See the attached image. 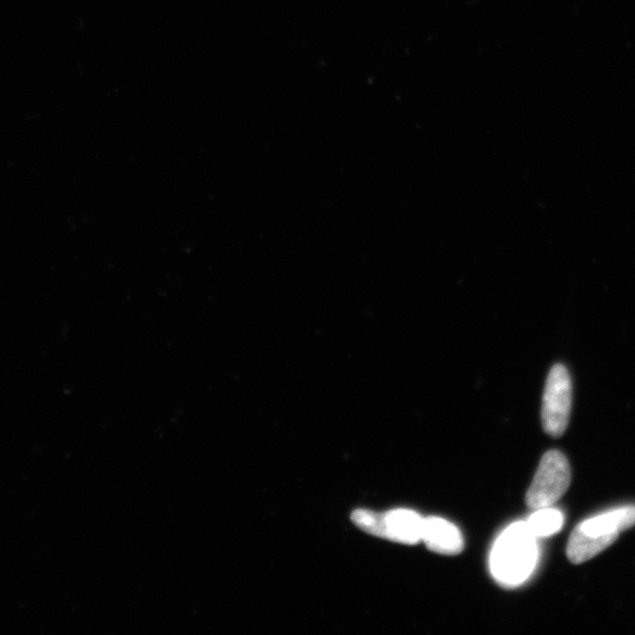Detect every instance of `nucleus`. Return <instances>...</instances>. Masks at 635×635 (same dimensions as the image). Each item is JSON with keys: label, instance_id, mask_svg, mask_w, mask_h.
Returning a JSON list of instances; mask_svg holds the SVG:
<instances>
[{"label": "nucleus", "instance_id": "1", "mask_svg": "<svg viewBox=\"0 0 635 635\" xmlns=\"http://www.w3.org/2000/svg\"><path fill=\"white\" fill-rule=\"evenodd\" d=\"M537 560V538L526 523H516L508 527L494 545L491 572L499 584L518 586L530 578Z\"/></svg>", "mask_w": 635, "mask_h": 635}, {"label": "nucleus", "instance_id": "2", "mask_svg": "<svg viewBox=\"0 0 635 635\" xmlns=\"http://www.w3.org/2000/svg\"><path fill=\"white\" fill-rule=\"evenodd\" d=\"M351 520L360 530L373 537L404 545H417L423 540L424 518L411 510L377 513L369 510L353 511Z\"/></svg>", "mask_w": 635, "mask_h": 635}, {"label": "nucleus", "instance_id": "3", "mask_svg": "<svg viewBox=\"0 0 635 635\" xmlns=\"http://www.w3.org/2000/svg\"><path fill=\"white\" fill-rule=\"evenodd\" d=\"M570 484L571 467L567 458L560 451H548L527 491L526 504L534 511L551 507L564 496Z\"/></svg>", "mask_w": 635, "mask_h": 635}, {"label": "nucleus", "instance_id": "4", "mask_svg": "<svg viewBox=\"0 0 635 635\" xmlns=\"http://www.w3.org/2000/svg\"><path fill=\"white\" fill-rule=\"evenodd\" d=\"M572 410V381L570 373L561 364L554 365L546 381L541 421L544 431L559 438L567 430Z\"/></svg>", "mask_w": 635, "mask_h": 635}, {"label": "nucleus", "instance_id": "5", "mask_svg": "<svg viewBox=\"0 0 635 635\" xmlns=\"http://www.w3.org/2000/svg\"><path fill=\"white\" fill-rule=\"evenodd\" d=\"M430 551L443 556H458L464 550L461 532L450 521L438 517L424 519L423 540Z\"/></svg>", "mask_w": 635, "mask_h": 635}, {"label": "nucleus", "instance_id": "6", "mask_svg": "<svg viewBox=\"0 0 635 635\" xmlns=\"http://www.w3.org/2000/svg\"><path fill=\"white\" fill-rule=\"evenodd\" d=\"M635 526V506L616 508L587 519L576 528L592 537L612 536Z\"/></svg>", "mask_w": 635, "mask_h": 635}, {"label": "nucleus", "instance_id": "7", "mask_svg": "<svg viewBox=\"0 0 635 635\" xmlns=\"http://www.w3.org/2000/svg\"><path fill=\"white\" fill-rule=\"evenodd\" d=\"M618 534L605 537L588 536L576 528L571 534L567 545V557L574 565L586 563V561L598 556L618 539Z\"/></svg>", "mask_w": 635, "mask_h": 635}, {"label": "nucleus", "instance_id": "8", "mask_svg": "<svg viewBox=\"0 0 635 635\" xmlns=\"http://www.w3.org/2000/svg\"><path fill=\"white\" fill-rule=\"evenodd\" d=\"M533 536L536 538L551 537L558 533L564 526V516L556 508L545 507L536 510L526 521Z\"/></svg>", "mask_w": 635, "mask_h": 635}]
</instances>
